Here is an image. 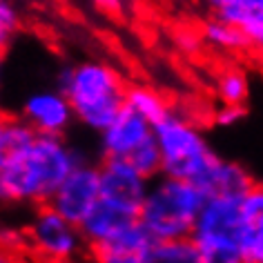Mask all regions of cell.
<instances>
[{"label": "cell", "instance_id": "1", "mask_svg": "<svg viewBox=\"0 0 263 263\" xmlns=\"http://www.w3.org/2000/svg\"><path fill=\"white\" fill-rule=\"evenodd\" d=\"M81 163L83 159L63 136L38 134L25 152L5 154L0 165V201L45 205Z\"/></svg>", "mask_w": 263, "mask_h": 263}, {"label": "cell", "instance_id": "2", "mask_svg": "<svg viewBox=\"0 0 263 263\" xmlns=\"http://www.w3.org/2000/svg\"><path fill=\"white\" fill-rule=\"evenodd\" d=\"M58 89L69 98L78 123L105 132L125 109V83L121 74L101 61H85L58 74Z\"/></svg>", "mask_w": 263, "mask_h": 263}, {"label": "cell", "instance_id": "3", "mask_svg": "<svg viewBox=\"0 0 263 263\" xmlns=\"http://www.w3.org/2000/svg\"><path fill=\"white\" fill-rule=\"evenodd\" d=\"M208 196L194 183L161 174L152 181L139 221L154 241L190 239Z\"/></svg>", "mask_w": 263, "mask_h": 263}, {"label": "cell", "instance_id": "4", "mask_svg": "<svg viewBox=\"0 0 263 263\" xmlns=\"http://www.w3.org/2000/svg\"><path fill=\"white\" fill-rule=\"evenodd\" d=\"M190 239L199 250L201 263H248L241 196H208Z\"/></svg>", "mask_w": 263, "mask_h": 263}, {"label": "cell", "instance_id": "5", "mask_svg": "<svg viewBox=\"0 0 263 263\" xmlns=\"http://www.w3.org/2000/svg\"><path fill=\"white\" fill-rule=\"evenodd\" d=\"M154 139L163 156V174L172 179L194 183L216 156L201 129L179 111H170L154 125Z\"/></svg>", "mask_w": 263, "mask_h": 263}, {"label": "cell", "instance_id": "6", "mask_svg": "<svg viewBox=\"0 0 263 263\" xmlns=\"http://www.w3.org/2000/svg\"><path fill=\"white\" fill-rule=\"evenodd\" d=\"M27 236L31 241V248L51 261L71 259L85 243L78 226L67 221L61 212H56L49 203L36 210L34 219L29 223Z\"/></svg>", "mask_w": 263, "mask_h": 263}, {"label": "cell", "instance_id": "7", "mask_svg": "<svg viewBox=\"0 0 263 263\" xmlns=\"http://www.w3.org/2000/svg\"><path fill=\"white\" fill-rule=\"evenodd\" d=\"M98 170H101V199L139 216L152 181L145 179L125 159H103Z\"/></svg>", "mask_w": 263, "mask_h": 263}, {"label": "cell", "instance_id": "8", "mask_svg": "<svg viewBox=\"0 0 263 263\" xmlns=\"http://www.w3.org/2000/svg\"><path fill=\"white\" fill-rule=\"evenodd\" d=\"M98 201H101V170L81 163L51 196L49 205L74 226H81Z\"/></svg>", "mask_w": 263, "mask_h": 263}, {"label": "cell", "instance_id": "9", "mask_svg": "<svg viewBox=\"0 0 263 263\" xmlns=\"http://www.w3.org/2000/svg\"><path fill=\"white\" fill-rule=\"evenodd\" d=\"M23 118L45 136H63L76 121L69 98L61 89H41L23 103Z\"/></svg>", "mask_w": 263, "mask_h": 263}, {"label": "cell", "instance_id": "10", "mask_svg": "<svg viewBox=\"0 0 263 263\" xmlns=\"http://www.w3.org/2000/svg\"><path fill=\"white\" fill-rule=\"evenodd\" d=\"M154 136V125L141 114L125 107L116 121L105 132H101V149L105 159H127L147 139Z\"/></svg>", "mask_w": 263, "mask_h": 263}, {"label": "cell", "instance_id": "11", "mask_svg": "<svg viewBox=\"0 0 263 263\" xmlns=\"http://www.w3.org/2000/svg\"><path fill=\"white\" fill-rule=\"evenodd\" d=\"M152 243L154 239L145 226L141 221H134L111 239L91 246L89 252L96 263H141Z\"/></svg>", "mask_w": 263, "mask_h": 263}, {"label": "cell", "instance_id": "12", "mask_svg": "<svg viewBox=\"0 0 263 263\" xmlns=\"http://www.w3.org/2000/svg\"><path fill=\"white\" fill-rule=\"evenodd\" d=\"M194 185L205 196H243L254 183L239 163L214 156V161L194 181Z\"/></svg>", "mask_w": 263, "mask_h": 263}, {"label": "cell", "instance_id": "13", "mask_svg": "<svg viewBox=\"0 0 263 263\" xmlns=\"http://www.w3.org/2000/svg\"><path fill=\"white\" fill-rule=\"evenodd\" d=\"M134 221H139V216L125 212V210L116 208L114 203L101 199L96 203V208L85 216V221L78 226V230H81L85 243L91 248L111 239L114 234H118L123 228H127Z\"/></svg>", "mask_w": 263, "mask_h": 263}, {"label": "cell", "instance_id": "14", "mask_svg": "<svg viewBox=\"0 0 263 263\" xmlns=\"http://www.w3.org/2000/svg\"><path fill=\"white\" fill-rule=\"evenodd\" d=\"M243 250L248 263H263V185H252L241 196Z\"/></svg>", "mask_w": 263, "mask_h": 263}, {"label": "cell", "instance_id": "15", "mask_svg": "<svg viewBox=\"0 0 263 263\" xmlns=\"http://www.w3.org/2000/svg\"><path fill=\"white\" fill-rule=\"evenodd\" d=\"M125 107L141 114L152 125L163 121L172 111L165 98L156 89L147 87V85H127V89H125Z\"/></svg>", "mask_w": 263, "mask_h": 263}, {"label": "cell", "instance_id": "16", "mask_svg": "<svg viewBox=\"0 0 263 263\" xmlns=\"http://www.w3.org/2000/svg\"><path fill=\"white\" fill-rule=\"evenodd\" d=\"M201 41H205L208 45L221 49V51H243L250 49L248 41L243 36V31L232 23H226L221 18L212 16L210 21L201 25Z\"/></svg>", "mask_w": 263, "mask_h": 263}, {"label": "cell", "instance_id": "17", "mask_svg": "<svg viewBox=\"0 0 263 263\" xmlns=\"http://www.w3.org/2000/svg\"><path fill=\"white\" fill-rule=\"evenodd\" d=\"M141 263H201V256L192 239L154 241Z\"/></svg>", "mask_w": 263, "mask_h": 263}, {"label": "cell", "instance_id": "18", "mask_svg": "<svg viewBox=\"0 0 263 263\" xmlns=\"http://www.w3.org/2000/svg\"><path fill=\"white\" fill-rule=\"evenodd\" d=\"M125 161H129L132 167L139 170V172L149 181L159 179V176L163 174V156H161L159 143H156L154 136L147 139L139 149H134Z\"/></svg>", "mask_w": 263, "mask_h": 263}, {"label": "cell", "instance_id": "19", "mask_svg": "<svg viewBox=\"0 0 263 263\" xmlns=\"http://www.w3.org/2000/svg\"><path fill=\"white\" fill-rule=\"evenodd\" d=\"M38 139V132L25 121V118H9L7 127L3 134V149L5 154H16V152H25L31 143Z\"/></svg>", "mask_w": 263, "mask_h": 263}, {"label": "cell", "instance_id": "20", "mask_svg": "<svg viewBox=\"0 0 263 263\" xmlns=\"http://www.w3.org/2000/svg\"><path fill=\"white\" fill-rule=\"evenodd\" d=\"M216 91L223 105H243L248 98V78L239 69L223 71L216 81Z\"/></svg>", "mask_w": 263, "mask_h": 263}, {"label": "cell", "instance_id": "21", "mask_svg": "<svg viewBox=\"0 0 263 263\" xmlns=\"http://www.w3.org/2000/svg\"><path fill=\"white\" fill-rule=\"evenodd\" d=\"M21 27V16L9 0H0V51L11 43Z\"/></svg>", "mask_w": 263, "mask_h": 263}, {"label": "cell", "instance_id": "22", "mask_svg": "<svg viewBox=\"0 0 263 263\" xmlns=\"http://www.w3.org/2000/svg\"><path fill=\"white\" fill-rule=\"evenodd\" d=\"M239 29L243 31V36H246L248 47L263 56V11L250 16Z\"/></svg>", "mask_w": 263, "mask_h": 263}, {"label": "cell", "instance_id": "23", "mask_svg": "<svg viewBox=\"0 0 263 263\" xmlns=\"http://www.w3.org/2000/svg\"><path fill=\"white\" fill-rule=\"evenodd\" d=\"M243 114H246V109H243V105H223L214 111V123L216 125H223V127H230V125L239 123Z\"/></svg>", "mask_w": 263, "mask_h": 263}, {"label": "cell", "instance_id": "24", "mask_svg": "<svg viewBox=\"0 0 263 263\" xmlns=\"http://www.w3.org/2000/svg\"><path fill=\"white\" fill-rule=\"evenodd\" d=\"M18 243H21V234L16 232V230H0V248L5 250H11V248H18Z\"/></svg>", "mask_w": 263, "mask_h": 263}, {"label": "cell", "instance_id": "25", "mask_svg": "<svg viewBox=\"0 0 263 263\" xmlns=\"http://www.w3.org/2000/svg\"><path fill=\"white\" fill-rule=\"evenodd\" d=\"M91 3H94L96 7H101L103 11L114 14V16H118L121 11H125V3H123V0H91Z\"/></svg>", "mask_w": 263, "mask_h": 263}, {"label": "cell", "instance_id": "26", "mask_svg": "<svg viewBox=\"0 0 263 263\" xmlns=\"http://www.w3.org/2000/svg\"><path fill=\"white\" fill-rule=\"evenodd\" d=\"M199 36L190 34V31H183V34H179V38H176V43H179V47L183 51H196V47H199Z\"/></svg>", "mask_w": 263, "mask_h": 263}, {"label": "cell", "instance_id": "27", "mask_svg": "<svg viewBox=\"0 0 263 263\" xmlns=\"http://www.w3.org/2000/svg\"><path fill=\"white\" fill-rule=\"evenodd\" d=\"M7 121H9V116L5 114V111H0V165H3V161H5V149H3V134H5V127H7Z\"/></svg>", "mask_w": 263, "mask_h": 263}, {"label": "cell", "instance_id": "28", "mask_svg": "<svg viewBox=\"0 0 263 263\" xmlns=\"http://www.w3.org/2000/svg\"><path fill=\"white\" fill-rule=\"evenodd\" d=\"M0 263H18V261L14 259V254H11L9 250L0 248Z\"/></svg>", "mask_w": 263, "mask_h": 263}, {"label": "cell", "instance_id": "29", "mask_svg": "<svg viewBox=\"0 0 263 263\" xmlns=\"http://www.w3.org/2000/svg\"><path fill=\"white\" fill-rule=\"evenodd\" d=\"M203 3H208V5H210V7H212V11H214L216 7H221V5H223V3H226V0H203Z\"/></svg>", "mask_w": 263, "mask_h": 263}]
</instances>
